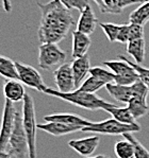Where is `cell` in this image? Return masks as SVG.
I'll use <instances>...</instances> for the list:
<instances>
[{"mask_svg":"<svg viewBox=\"0 0 149 158\" xmlns=\"http://www.w3.org/2000/svg\"><path fill=\"white\" fill-rule=\"evenodd\" d=\"M42 12L41 25L37 31L42 44H58L67 36L75 19L70 10L59 0H51L47 3H36Z\"/></svg>","mask_w":149,"mask_h":158,"instance_id":"cell-1","label":"cell"},{"mask_svg":"<svg viewBox=\"0 0 149 158\" xmlns=\"http://www.w3.org/2000/svg\"><path fill=\"white\" fill-rule=\"evenodd\" d=\"M43 94L62 99L63 101L68 102V103L72 104V105L84 109H89V110L104 109V106L108 103L103 99L97 96L96 94H89V92L81 91L79 89L72 92H67V94H63V92H60L59 90H53L52 88L46 87L43 90Z\"/></svg>","mask_w":149,"mask_h":158,"instance_id":"cell-2","label":"cell"},{"mask_svg":"<svg viewBox=\"0 0 149 158\" xmlns=\"http://www.w3.org/2000/svg\"><path fill=\"white\" fill-rule=\"evenodd\" d=\"M23 125L28 138L29 158H36V118L33 98L27 94L23 100Z\"/></svg>","mask_w":149,"mask_h":158,"instance_id":"cell-3","label":"cell"},{"mask_svg":"<svg viewBox=\"0 0 149 158\" xmlns=\"http://www.w3.org/2000/svg\"><path fill=\"white\" fill-rule=\"evenodd\" d=\"M141 131V125L136 124H125L115 119L111 118L108 120L100 121V122H92L91 125L82 128L84 133L102 134L110 136H123L127 133H135Z\"/></svg>","mask_w":149,"mask_h":158,"instance_id":"cell-4","label":"cell"},{"mask_svg":"<svg viewBox=\"0 0 149 158\" xmlns=\"http://www.w3.org/2000/svg\"><path fill=\"white\" fill-rule=\"evenodd\" d=\"M8 148L11 158H27L29 156L28 138L23 125V115L19 111L16 114L15 125L10 137Z\"/></svg>","mask_w":149,"mask_h":158,"instance_id":"cell-5","label":"cell"},{"mask_svg":"<svg viewBox=\"0 0 149 158\" xmlns=\"http://www.w3.org/2000/svg\"><path fill=\"white\" fill-rule=\"evenodd\" d=\"M66 60L64 52L58 44H42L38 48V66L44 70L55 71Z\"/></svg>","mask_w":149,"mask_h":158,"instance_id":"cell-6","label":"cell"},{"mask_svg":"<svg viewBox=\"0 0 149 158\" xmlns=\"http://www.w3.org/2000/svg\"><path fill=\"white\" fill-rule=\"evenodd\" d=\"M103 65L115 74V80H114L115 84L129 86L140 80L135 69L123 60H107L103 62Z\"/></svg>","mask_w":149,"mask_h":158,"instance_id":"cell-7","label":"cell"},{"mask_svg":"<svg viewBox=\"0 0 149 158\" xmlns=\"http://www.w3.org/2000/svg\"><path fill=\"white\" fill-rule=\"evenodd\" d=\"M133 88L134 94L130 102L128 103V108L134 117V119L138 120V119L147 115L148 113V105L146 100H147L149 89L140 80L133 84Z\"/></svg>","mask_w":149,"mask_h":158,"instance_id":"cell-8","label":"cell"},{"mask_svg":"<svg viewBox=\"0 0 149 158\" xmlns=\"http://www.w3.org/2000/svg\"><path fill=\"white\" fill-rule=\"evenodd\" d=\"M16 114L17 110L14 107L13 102L6 100L1 118V125H0V151H6L8 148L10 137L15 125Z\"/></svg>","mask_w":149,"mask_h":158,"instance_id":"cell-9","label":"cell"},{"mask_svg":"<svg viewBox=\"0 0 149 158\" xmlns=\"http://www.w3.org/2000/svg\"><path fill=\"white\" fill-rule=\"evenodd\" d=\"M15 65L17 73H18V81L30 88L43 92L46 86L44 84V80L40 72L30 65L23 64L19 62H15Z\"/></svg>","mask_w":149,"mask_h":158,"instance_id":"cell-10","label":"cell"},{"mask_svg":"<svg viewBox=\"0 0 149 158\" xmlns=\"http://www.w3.org/2000/svg\"><path fill=\"white\" fill-rule=\"evenodd\" d=\"M53 79L55 81V85L58 87V90L63 94L72 92L75 90V77L72 73V64L64 63L58 69L53 71Z\"/></svg>","mask_w":149,"mask_h":158,"instance_id":"cell-11","label":"cell"},{"mask_svg":"<svg viewBox=\"0 0 149 158\" xmlns=\"http://www.w3.org/2000/svg\"><path fill=\"white\" fill-rule=\"evenodd\" d=\"M100 142L99 136H91V137L82 138V139H74L68 142L69 148L76 151L79 155L85 157H90L94 154V152L98 148Z\"/></svg>","mask_w":149,"mask_h":158,"instance_id":"cell-12","label":"cell"},{"mask_svg":"<svg viewBox=\"0 0 149 158\" xmlns=\"http://www.w3.org/2000/svg\"><path fill=\"white\" fill-rule=\"evenodd\" d=\"M147 0H98L97 6L103 14H121L127 6L142 4Z\"/></svg>","mask_w":149,"mask_h":158,"instance_id":"cell-13","label":"cell"},{"mask_svg":"<svg viewBox=\"0 0 149 158\" xmlns=\"http://www.w3.org/2000/svg\"><path fill=\"white\" fill-rule=\"evenodd\" d=\"M44 120L46 122H60L68 125H75V126H89L92 124L91 121L84 119L82 116L76 115V114L69 113H60V114H52L44 117Z\"/></svg>","mask_w":149,"mask_h":158,"instance_id":"cell-14","label":"cell"},{"mask_svg":"<svg viewBox=\"0 0 149 158\" xmlns=\"http://www.w3.org/2000/svg\"><path fill=\"white\" fill-rule=\"evenodd\" d=\"M97 23L98 19L95 16L94 11L91 6H87L83 11L80 12V18L77 23V31L86 35H91L96 29Z\"/></svg>","mask_w":149,"mask_h":158,"instance_id":"cell-15","label":"cell"},{"mask_svg":"<svg viewBox=\"0 0 149 158\" xmlns=\"http://www.w3.org/2000/svg\"><path fill=\"white\" fill-rule=\"evenodd\" d=\"M37 128H40V130L50 134L52 136H55V137H60V136L76 133L78 131H82L83 127L82 126L68 125L60 122H46L37 124Z\"/></svg>","mask_w":149,"mask_h":158,"instance_id":"cell-16","label":"cell"},{"mask_svg":"<svg viewBox=\"0 0 149 158\" xmlns=\"http://www.w3.org/2000/svg\"><path fill=\"white\" fill-rule=\"evenodd\" d=\"M91 37L90 35H86L84 33H81L79 31L72 32V56L74 58L82 57L87 54L90 47H91Z\"/></svg>","mask_w":149,"mask_h":158,"instance_id":"cell-17","label":"cell"},{"mask_svg":"<svg viewBox=\"0 0 149 158\" xmlns=\"http://www.w3.org/2000/svg\"><path fill=\"white\" fill-rule=\"evenodd\" d=\"M106 89L109 92V94L117 102L121 103L128 104L130 102L131 98L133 97L134 88L133 84L129 85V86H125V85H118L115 83H110L106 85Z\"/></svg>","mask_w":149,"mask_h":158,"instance_id":"cell-18","label":"cell"},{"mask_svg":"<svg viewBox=\"0 0 149 158\" xmlns=\"http://www.w3.org/2000/svg\"><path fill=\"white\" fill-rule=\"evenodd\" d=\"M91 63H90L89 55H84L82 57L75 58L74 62L72 63V73L75 77V84L76 88H79L80 85L83 83L85 80V77L87 73H90V69H91Z\"/></svg>","mask_w":149,"mask_h":158,"instance_id":"cell-19","label":"cell"},{"mask_svg":"<svg viewBox=\"0 0 149 158\" xmlns=\"http://www.w3.org/2000/svg\"><path fill=\"white\" fill-rule=\"evenodd\" d=\"M3 94L6 100L11 102L23 101L26 96L25 87L18 80H8L3 86Z\"/></svg>","mask_w":149,"mask_h":158,"instance_id":"cell-20","label":"cell"},{"mask_svg":"<svg viewBox=\"0 0 149 158\" xmlns=\"http://www.w3.org/2000/svg\"><path fill=\"white\" fill-rule=\"evenodd\" d=\"M107 113H109L112 116V118L119 121L125 124H136V120L134 119L132 114L130 113L128 106L127 107H118L112 103H107L104 106V109Z\"/></svg>","mask_w":149,"mask_h":158,"instance_id":"cell-21","label":"cell"},{"mask_svg":"<svg viewBox=\"0 0 149 158\" xmlns=\"http://www.w3.org/2000/svg\"><path fill=\"white\" fill-rule=\"evenodd\" d=\"M127 52L130 56H132L136 64H142L145 60L146 52V42L144 38L130 40L127 44Z\"/></svg>","mask_w":149,"mask_h":158,"instance_id":"cell-22","label":"cell"},{"mask_svg":"<svg viewBox=\"0 0 149 158\" xmlns=\"http://www.w3.org/2000/svg\"><path fill=\"white\" fill-rule=\"evenodd\" d=\"M0 75L8 80H18L15 62L3 55H0Z\"/></svg>","mask_w":149,"mask_h":158,"instance_id":"cell-23","label":"cell"},{"mask_svg":"<svg viewBox=\"0 0 149 158\" xmlns=\"http://www.w3.org/2000/svg\"><path fill=\"white\" fill-rule=\"evenodd\" d=\"M129 21L131 23H138L145 26L149 21V0L142 3L136 8L129 16Z\"/></svg>","mask_w":149,"mask_h":158,"instance_id":"cell-24","label":"cell"},{"mask_svg":"<svg viewBox=\"0 0 149 158\" xmlns=\"http://www.w3.org/2000/svg\"><path fill=\"white\" fill-rule=\"evenodd\" d=\"M114 152L117 158H134L135 156L133 144L126 139L115 142Z\"/></svg>","mask_w":149,"mask_h":158,"instance_id":"cell-25","label":"cell"},{"mask_svg":"<svg viewBox=\"0 0 149 158\" xmlns=\"http://www.w3.org/2000/svg\"><path fill=\"white\" fill-rule=\"evenodd\" d=\"M106 85L107 84L104 82L100 81V80L91 75V77H89L83 81V83L80 85V87L78 89L84 92H89V94H95L99 89H101L102 87H106Z\"/></svg>","mask_w":149,"mask_h":158,"instance_id":"cell-26","label":"cell"},{"mask_svg":"<svg viewBox=\"0 0 149 158\" xmlns=\"http://www.w3.org/2000/svg\"><path fill=\"white\" fill-rule=\"evenodd\" d=\"M90 74L92 77H96V79L100 80V81L104 82L106 84L114 83V80H115V74L111 71V70L104 69L101 67H92L90 69Z\"/></svg>","mask_w":149,"mask_h":158,"instance_id":"cell-27","label":"cell"},{"mask_svg":"<svg viewBox=\"0 0 149 158\" xmlns=\"http://www.w3.org/2000/svg\"><path fill=\"white\" fill-rule=\"evenodd\" d=\"M133 133H127L124 134L123 137L126 140L130 141L134 147V152H135V156L134 158H149V151L144 147L142 143L136 139L132 135Z\"/></svg>","mask_w":149,"mask_h":158,"instance_id":"cell-28","label":"cell"},{"mask_svg":"<svg viewBox=\"0 0 149 158\" xmlns=\"http://www.w3.org/2000/svg\"><path fill=\"white\" fill-rule=\"evenodd\" d=\"M117 58H121V60H125V62L128 63L130 66H132L134 69H135V71L138 72L140 81L143 82V83L147 86V88L149 89V69L140 66V65L136 64V63L130 62V60H129V58H127L126 56H124V55H121V54L117 55Z\"/></svg>","mask_w":149,"mask_h":158,"instance_id":"cell-29","label":"cell"},{"mask_svg":"<svg viewBox=\"0 0 149 158\" xmlns=\"http://www.w3.org/2000/svg\"><path fill=\"white\" fill-rule=\"evenodd\" d=\"M103 33L106 34V36L108 37L109 42L115 43L117 40V36H118L119 30H121V25L113 23H100Z\"/></svg>","mask_w":149,"mask_h":158,"instance_id":"cell-30","label":"cell"},{"mask_svg":"<svg viewBox=\"0 0 149 158\" xmlns=\"http://www.w3.org/2000/svg\"><path fill=\"white\" fill-rule=\"evenodd\" d=\"M63 6H65L68 10H78L79 12L83 11L87 6H90L89 0H59Z\"/></svg>","mask_w":149,"mask_h":158,"instance_id":"cell-31","label":"cell"},{"mask_svg":"<svg viewBox=\"0 0 149 158\" xmlns=\"http://www.w3.org/2000/svg\"><path fill=\"white\" fill-rule=\"evenodd\" d=\"M144 26L138 25V23H130V40H140V38H144Z\"/></svg>","mask_w":149,"mask_h":158,"instance_id":"cell-32","label":"cell"},{"mask_svg":"<svg viewBox=\"0 0 149 158\" xmlns=\"http://www.w3.org/2000/svg\"><path fill=\"white\" fill-rule=\"evenodd\" d=\"M129 40H130V23L129 25H121V30H119L116 42L121 44H128Z\"/></svg>","mask_w":149,"mask_h":158,"instance_id":"cell-33","label":"cell"},{"mask_svg":"<svg viewBox=\"0 0 149 158\" xmlns=\"http://www.w3.org/2000/svg\"><path fill=\"white\" fill-rule=\"evenodd\" d=\"M2 8L6 12H10L12 11V3H11V0H2Z\"/></svg>","mask_w":149,"mask_h":158,"instance_id":"cell-34","label":"cell"},{"mask_svg":"<svg viewBox=\"0 0 149 158\" xmlns=\"http://www.w3.org/2000/svg\"><path fill=\"white\" fill-rule=\"evenodd\" d=\"M0 158H11V155L6 151H0Z\"/></svg>","mask_w":149,"mask_h":158,"instance_id":"cell-35","label":"cell"},{"mask_svg":"<svg viewBox=\"0 0 149 158\" xmlns=\"http://www.w3.org/2000/svg\"><path fill=\"white\" fill-rule=\"evenodd\" d=\"M104 155H96V156H90V157H85V158H104Z\"/></svg>","mask_w":149,"mask_h":158,"instance_id":"cell-36","label":"cell"},{"mask_svg":"<svg viewBox=\"0 0 149 158\" xmlns=\"http://www.w3.org/2000/svg\"><path fill=\"white\" fill-rule=\"evenodd\" d=\"M104 158H110V157H107V156H106V157H104Z\"/></svg>","mask_w":149,"mask_h":158,"instance_id":"cell-37","label":"cell"}]
</instances>
